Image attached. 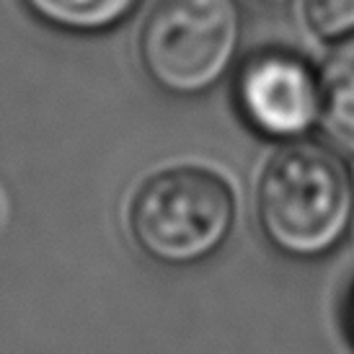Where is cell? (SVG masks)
I'll return each mask as SVG.
<instances>
[{"mask_svg": "<svg viewBox=\"0 0 354 354\" xmlns=\"http://www.w3.org/2000/svg\"><path fill=\"white\" fill-rule=\"evenodd\" d=\"M127 236L148 261L189 269L215 259L238 223V197L220 171L197 163L160 168L127 205Z\"/></svg>", "mask_w": 354, "mask_h": 354, "instance_id": "7a4b0ae2", "label": "cell"}, {"mask_svg": "<svg viewBox=\"0 0 354 354\" xmlns=\"http://www.w3.org/2000/svg\"><path fill=\"white\" fill-rule=\"evenodd\" d=\"M241 41L238 0H156L140 29V65L158 91L197 99L233 75Z\"/></svg>", "mask_w": 354, "mask_h": 354, "instance_id": "3957f363", "label": "cell"}, {"mask_svg": "<svg viewBox=\"0 0 354 354\" xmlns=\"http://www.w3.org/2000/svg\"><path fill=\"white\" fill-rule=\"evenodd\" d=\"M339 318H342V331H344L346 342L354 349V279L349 282L344 297H342V315Z\"/></svg>", "mask_w": 354, "mask_h": 354, "instance_id": "ba28073f", "label": "cell"}, {"mask_svg": "<svg viewBox=\"0 0 354 354\" xmlns=\"http://www.w3.org/2000/svg\"><path fill=\"white\" fill-rule=\"evenodd\" d=\"M339 153L354 160V39L336 44L321 68V124Z\"/></svg>", "mask_w": 354, "mask_h": 354, "instance_id": "5b68a950", "label": "cell"}, {"mask_svg": "<svg viewBox=\"0 0 354 354\" xmlns=\"http://www.w3.org/2000/svg\"><path fill=\"white\" fill-rule=\"evenodd\" d=\"M303 21L315 39L336 47L354 39V0H303Z\"/></svg>", "mask_w": 354, "mask_h": 354, "instance_id": "52a82bcc", "label": "cell"}, {"mask_svg": "<svg viewBox=\"0 0 354 354\" xmlns=\"http://www.w3.org/2000/svg\"><path fill=\"white\" fill-rule=\"evenodd\" d=\"M233 104L261 140H303L321 124V70L295 50L261 47L233 70Z\"/></svg>", "mask_w": 354, "mask_h": 354, "instance_id": "277c9868", "label": "cell"}, {"mask_svg": "<svg viewBox=\"0 0 354 354\" xmlns=\"http://www.w3.org/2000/svg\"><path fill=\"white\" fill-rule=\"evenodd\" d=\"M41 26L75 37L109 34L138 10L140 0H19Z\"/></svg>", "mask_w": 354, "mask_h": 354, "instance_id": "8992f818", "label": "cell"}, {"mask_svg": "<svg viewBox=\"0 0 354 354\" xmlns=\"http://www.w3.org/2000/svg\"><path fill=\"white\" fill-rule=\"evenodd\" d=\"M259 236L290 261H321L354 225V171L334 145L303 138L282 142L256 178Z\"/></svg>", "mask_w": 354, "mask_h": 354, "instance_id": "6da1fadb", "label": "cell"}, {"mask_svg": "<svg viewBox=\"0 0 354 354\" xmlns=\"http://www.w3.org/2000/svg\"><path fill=\"white\" fill-rule=\"evenodd\" d=\"M254 3H259V6H287L290 0H254Z\"/></svg>", "mask_w": 354, "mask_h": 354, "instance_id": "9c48e42d", "label": "cell"}]
</instances>
